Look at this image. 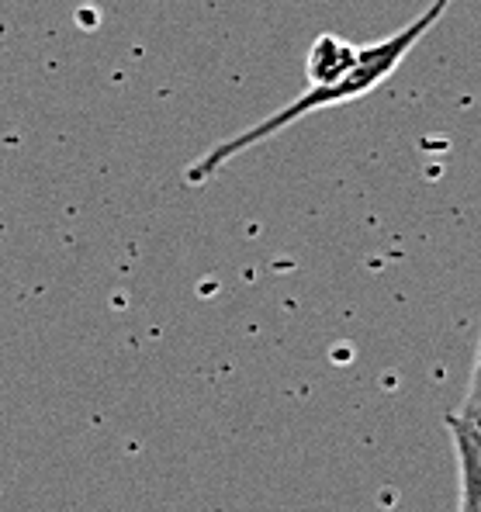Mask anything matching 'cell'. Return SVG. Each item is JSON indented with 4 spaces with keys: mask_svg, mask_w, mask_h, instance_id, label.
<instances>
[{
    "mask_svg": "<svg viewBox=\"0 0 481 512\" xmlns=\"http://www.w3.org/2000/svg\"><path fill=\"white\" fill-rule=\"evenodd\" d=\"M457 416L481 426V340H478V353H475V367H471L468 398H464V405H461V412H457Z\"/></svg>",
    "mask_w": 481,
    "mask_h": 512,
    "instance_id": "obj_4",
    "label": "cell"
},
{
    "mask_svg": "<svg viewBox=\"0 0 481 512\" xmlns=\"http://www.w3.org/2000/svg\"><path fill=\"white\" fill-rule=\"evenodd\" d=\"M440 18H443V7L430 4L423 14H419V18H412L409 25L398 28V32H392L388 39H381L374 45H364V49H360L357 66H353L347 77L336 80V84H322V87L308 84L302 94H298L291 104H284L281 111H274V115H267L263 122L250 125L246 132L232 135V139L215 142V146L208 149L201 160H194L191 167H187V180H191V184H201V180L215 177L225 163L236 160L239 153H246V149L260 146V142L274 139L277 132H284V128L302 122V118L312 115V111L340 108V104L360 101V97H367L371 90H378V84H385V80L392 77L398 66H402V59L433 32V25H437Z\"/></svg>",
    "mask_w": 481,
    "mask_h": 512,
    "instance_id": "obj_1",
    "label": "cell"
},
{
    "mask_svg": "<svg viewBox=\"0 0 481 512\" xmlns=\"http://www.w3.org/2000/svg\"><path fill=\"white\" fill-rule=\"evenodd\" d=\"M433 4H437V7H443V11H447V7L454 4V0H433Z\"/></svg>",
    "mask_w": 481,
    "mask_h": 512,
    "instance_id": "obj_5",
    "label": "cell"
},
{
    "mask_svg": "<svg viewBox=\"0 0 481 512\" xmlns=\"http://www.w3.org/2000/svg\"><path fill=\"white\" fill-rule=\"evenodd\" d=\"M360 59V45H353L340 35H319L308 49V59H305V77L312 87H322V84H336L343 80L347 73L357 66Z\"/></svg>",
    "mask_w": 481,
    "mask_h": 512,
    "instance_id": "obj_3",
    "label": "cell"
},
{
    "mask_svg": "<svg viewBox=\"0 0 481 512\" xmlns=\"http://www.w3.org/2000/svg\"><path fill=\"white\" fill-rule=\"evenodd\" d=\"M447 433L457 454V481H461V512H481V426L454 412L447 416Z\"/></svg>",
    "mask_w": 481,
    "mask_h": 512,
    "instance_id": "obj_2",
    "label": "cell"
}]
</instances>
